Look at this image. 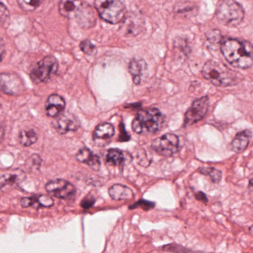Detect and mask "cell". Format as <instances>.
Listing matches in <instances>:
<instances>
[{
	"label": "cell",
	"mask_w": 253,
	"mask_h": 253,
	"mask_svg": "<svg viewBox=\"0 0 253 253\" xmlns=\"http://www.w3.org/2000/svg\"><path fill=\"white\" fill-rule=\"evenodd\" d=\"M26 179L25 172L21 169H14L6 172L0 176V193H8L19 188L20 184Z\"/></svg>",
	"instance_id": "cell-11"
},
{
	"label": "cell",
	"mask_w": 253,
	"mask_h": 253,
	"mask_svg": "<svg viewBox=\"0 0 253 253\" xmlns=\"http://www.w3.org/2000/svg\"><path fill=\"white\" fill-rule=\"evenodd\" d=\"M125 160H126V157H125L124 153L122 150H118V149H111L108 150L106 156V161L110 165L121 166L124 163Z\"/></svg>",
	"instance_id": "cell-23"
},
{
	"label": "cell",
	"mask_w": 253,
	"mask_h": 253,
	"mask_svg": "<svg viewBox=\"0 0 253 253\" xmlns=\"http://www.w3.org/2000/svg\"><path fill=\"white\" fill-rule=\"evenodd\" d=\"M20 203L23 208L32 207L38 209L42 207H51L54 202L47 195H35L31 197L22 198Z\"/></svg>",
	"instance_id": "cell-13"
},
{
	"label": "cell",
	"mask_w": 253,
	"mask_h": 253,
	"mask_svg": "<svg viewBox=\"0 0 253 253\" xmlns=\"http://www.w3.org/2000/svg\"><path fill=\"white\" fill-rule=\"evenodd\" d=\"M129 209H135L136 207H141L144 210H149L150 209L154 207L155 203L152 202H147V201L141 200L140 202H136L135 204L131 205Z\"/></svg>",
	"instance_id": "cell-28"
},
{
	"label": "cell",
	"mask_w": 253,
	"mask_h": 253,
	"mask_svg": "<svg viewBox=\"0 0 253 253\" xmlns=\"http://www.w3.org/2000/svg\"><path fill=\"white\" fill-rule=\"evenodd\" d=\"M248 187H249V188H253V178L250 180Z\"/></svg>",
	"instance_id": "cell-34"
},
{
	"label": "cell",
	"mask_w": 253,
	"mask_h": 253,
	"mask_svg": "<svg viewBox=\"0 0 253 253\" xmlns=\"http://www.w3.org/2000/svg\"><path fill=\"white\" fill-rule=\"evenodd\" d=\"M165 117L158 108L141 110L132 120V129L137 134H156L162 129Z\"/></svg>",
	"instance_id": "cell-3"
},
{
	"label": "cell",
	"mask_w": 253,
	"mask_h": 253,
	"mask_svg": "<svg viewBox=\"0 0 253 253\" xmlns=\"http://www.w3.org/2000/svg\"><path fill=\"white\" fill-rule=\"evenodd\" d=\"M210 101L208 96L196 100L184 115V127H188L204 118L209 109Z\"/></svg>",
	"instance_id": "cell-9"
},
{
	"label": "cell",
	"mask_w": 253,
	"mask_h": 253,
	"mask_svg": "<svg viewBox=\"0 0 253 253\" xmlns=\"http://www.w3.org/2000/svg\"><path fill=\"white\" fill-rule=\"evenodd\" d=\"M9 17V10L3 3L0 2V28L4 25Z\"/></svg>",
	"instance_id": "cell-27"
},
{
	"label": "cell",
	"mask_w": 253,
	"mask_h": 253,
	"mask_svg": "<svg viewBox=\"0 0 253 253\" xmlns=\"http://www.w3.org/2000/svg\"><path fill=\"white\" fill-rule=\"evenodd\" d=\"M95 202H96V199H95L92 195L90 194L86 196V197L82 201L81 206L84 208V209H88L93 206Z\"/></svg>",
	"instance_id": "cell-29"
},
{
	"label": "cell",
	"mask_w": 253,
	"mask_h": 253,
	"mask_svg": "<svg viewBox=\"0 0 253 253\" xmlns=\"http://www.w3.org/2000/svg\"><path fill=\"white\" fill-rule=\"evenodd\" d=\"M83 4V0H60L59 3V13L64 17L75 16Z\"/></svg>",
	"instance_id": "cell-19"
},
{
	"label": "cell",
	"mask_w": 253,
	"mask_h": 253,
	"mask_svg": "<svg viewBox=\"0 0 253 253\" xmlns=\"http://www.w3.org/2000/svg\"><path fill=\"white\" fill-rule=\"evenodd\" d=\"M202 75L214 86L227 87L239 83V77L233 70L221 62L208 61L202 68Z\"/></svg>",
	"instance_id": "cell-2"
},
{
	"label": "cell",
	"mask_w": 253,
	"mask_h": 253,
	"mask_svg": "<svg viewBox=\"0 0 253 253\" xmlns=\"http://www.w3.org/2000/svg\"><path fill=\"white\" fill-rule=\"evenodd\" d=\"M252 137V132L249 129L239 132L236 135L234 139L230 144V150L236 153L243 152L249 146Z\"/></svg>",
	"instance_id": "cell-18"
},
{
	"label": "cell",
	"mask_w": 253,
	"mask_h": 253,
	"mask_svg": "<svg viewBox=\"0 0 253 253\" xmlns=\"http://www.w3.org/2000/svg\"><path fill=\"white\" fill-rule=\"evenodd\" d=\"M65 108V101L60 95L53 94L48 97L46 101L45 111L48 117H59Z\"/></svg>",
	"instance_id": "cell-14"
},
{
	"label": "cell",
	"mask_w": 253,
	"mask_h": 253,
	"mask_svg": "<svg viewBox=\"0 0 253 253\" xmlns=\"http://www.w3.org/2000/svg\"><path fill=\"white\" fill-rule=\"evenodd\" d=\"M25 90V85L18 74L11 72L0 73V92L16 96Z\"/></svg>",
	"instance_id": "cell-10"
},
{
	"label": "cell",
	"mask_w": 253,
	"mask_h": 253,
	"mask_svg": "<svg viewBox=\"0 0 253 253\" xmlns=\"http://www.w3.org/2000/svg\"><path fill=\"white\" fill-rule=\"evenodd\" d=\"M224 57L233 66L248 68L253 65V46L249 42L227 39L221 46Z\"/></svg>",
	"instance_id": "cell-1"
},
{
	"label": "cell",
	"mask_w": 253,
	"mask_h": 253,
	"mask_svg": "<svg viewBox=\"0 0 253 253\" xmlns=\"http://www.w3.org/2000/svg\"><path fill=\"white\" fill-rule=\"evenodd\" d=\"M4 133H5V130H4V126L0 123V144L2 143L3 140H4Z\"/></svg>",
	"instance_id": "cell-33"
},
{
	"label": "cell",
	"mask_w": 253,
	"mask_h": 253,
	"mask_svg": "<svg viewBox=\"0 0 253 253\" xmlns=\"http://www.w3.org/2000/svg\"><path fill=\"white\" fill-rule=\"evenodd\" d=\"M49 194L62 200H72L77 196V189L71 183L63 179H55L46 184Z\"/></svg>",
	"instance_id": "cell-7"
},
{
	"label": "cell",
	"mask_w": 253,
	"mask_h": 253,
	"mask_svg": "<svg viewBox=\"0 0 253 253\" xmlns=\"http://www.w3.org/2000/svg\"><path fill=\"white\" fill-rule=\"evenodd\" d=\"M75 17L79 25L83 28H90L96 24L93 10L87 4H83L80 10L77 11Z\"/></svg>",
	"instance_id": "cell-17"
},
{
	"label": "cell",
	"mask_w": 253,
	"mask_h": 253,
	"mask_svg": "<svg viewBox=\"0 0 253 253\" xmlns=\"http://www.w3.org/2000/svg\"><path fill=\"white\" fill-rule=\"evenodd\" d=\"M199 172L202 175L209 176L214 184H218L222 179V172L214 167H202L199 169Z\"/></svg>",
	"instance_id": "cell-24"
},
{
	"label": "cell",
	"mask_w": 253,
	"mask_h": 253,
	"mask_svg": "<svg viewBox=\"0 0 253 253\" xmlns=\"http://www.w3.org/2000/svg\"><path fill=\"white\" fill-rule=\"evenodd\" d=\"M4 52H5V46H4V43L3 41L2 38L0 37V62H1L3 56H4Z\"/></svg>",
	"instance_id": "cell-32"
},
{
	"label": "cell",
	"mask_w": 253,
	"mask_h": 253,
	"mask_svg": "<svg viewBox=\"0 0 253 253\" xmlns=\"http://www.w3.org/2000/svg\"><path fill=\"white\" fill-rule=\"evenodd\" d=\"M18 139L22 147H30L38 141V134L33 129H23L19 132Z\"/></svg>",
	"instance_id": "cell-22"
},
{
	"label": "cell",
	"mask_w": 253,
	"mask_h": 253,
	"mask_svg": "<svg viewBox=\"0 0 253 253\" xmlns=\"http://www.w3.org/2000/svg\"><path fill=\"white\" fill-rule=\"evenodd\" d=\"M94 5L99 16L108 23H120L126 18V7L121 0H95Z\"/></svg>",
	"instance_id": "cell-4"
},
{
	"label": "cell",
	"mask_w": 253,
	"mask_h": 253,
	"mask_svg": "<svg viewBox=\"0 0 253 253\" xmlns=\"http://www.w3.org/2000/svg\"><path fill=\"white\" fill-rule=\"evenodd\" d=\"M128 69L132 75L133 83L139 85L142 79L147 75L148 67L144 59L133 58L129 62Z\"/></svg>",
	"instance_id": "cell-15"
},
{
	"label": "cell",
	"mask_w": 253,
	"mask_h": 253,
	"mask_svg": "<svg viewBox=\"0 0 253 253\" xmlns=\"http://www.w3.org/2000/svg\"><path fill=\"white\" fill-rule=\"evenodd\" d=\"M59 68L57 59L51 55L44 56L37 62L30 73V77L35 84L46 83L56 74Z\"/></svg>",
	"instance_id": "cell-6"
},
{
	"label": "cell",
	"mask_w": 253,
	"mask_h": 253,
	"mask_svg": "<svg viewBox=\"0 0 253 253\" xmlns=\"http://www.w3.org/2000/svg\"><path fill=\"white\" fill-rule=\"evenodd\" d=\"M250 232H251V234L253 235V225L250 228Z\"/></svg>",
	"instance_id": "cell-35"
},
{
	"label": "cell",
	"mask_w": 253,
	"mask_h": 253,
	"mask_svg": "<svg viewBox=\"0 0 253 253\" xmlns=\"http://www.w3.org/2000/svg\"><path fill=\"white\" fill-rule=\"evenodd\" d=\"M218 20L225 25L236 26L243 20V7L233 0H225L218 6L216 12Z\"/></svg>",
	"instance_id": "cell-5"
},
{
	"label": "cell",
	"mask_w": 253,
	"mask_h": 253,
	"mask_svg": "<svg viewBox=\"0 0 253 253\" xmlns=\"http://www.w3.org/2000/svg\"><path fill=\"white\" fill-rule=\"evenodd\" d=\"M108 193L111 199L115 201H129L135 197L132 190L123 184H114L109 188Z\"/></svg>",
	"instance_id": "cell-20"
},
{
	"label": "cell",
	"mask_w": 253,
	"mask_h": 253,
	"mask_svg": "<svg viewBox=\"0 0 253 253\" xmlns=\"http://www.w3.org/2000/svg\"><path fill=\"white\" fill-rule=\"evenodd\" d=\"M80 49L84 52V53L87 55H92L96 52V48L95 47L94 45L90 41V40H86L82 41L80 43Z\"/></svg>",
	"instance_id": "cell-26"
},
{
	"label": "cell",
	"mask_w": 253,
	"mask_h": 253,
	"mask_svg": "<svg viewBox=\"0 0 253 253\" xmlns=\"http://www.w3.org/2000/svg\"><path fill=\"white\" fill-rule=\"evenodd\" d=\"M196 198L198 201H200V202H202L205 203H208V197H207L206 195H205V193H202V192H199V193H196Z\"/></svg>",
	"instance_id": "cell-31"
},
{
	"label": "cell",
	"mask_w": 253,
	"mask_h": 253,
	"mask_svg": "<svg viewBox=\"0 0 253 253\" xmlns=\"http://www.w3.org/2000/svg\"><path fill=\"white\" fill-rule=\"evenodd\" d=\"M77 160L80 163H85L95 171H99L101 167L100 158L94 154L90 149L83 147L77 152Z\"/></svg>",
	"instance_id": "cell-16"
},
{
	"label": "cell",
	"mask_w": 253,
	"mask_h": 253,
	"mask_svg": "<svg viewBox=\"0 0 253 253\" xmlns=\"http://www.w3.org/2000/svg\"><path fill=\"white\" fill-rule=\"evenodd\" d=\"M115 129L109 123H100L93 132V138L96 141H108L114 137Z\"/></svg>",
	"instance_id": "cell-21"
},
{
	"label": "cell",
	"mask_w": 253,
	"mask_h": 253,
	"mask_svg": "<svg viewBox=\"0 0 253 253\" xmlns=\"http://www.w3.org/2000/svg\"><path fill=\"white\" fill-rule=\"evenodd\" d=\"M208 39L211 43H220L221 40V35L218 30H212L208 33Z\"/></svg>",
	"instance_id": "cell-30"
},
{
	"label": "cell",
	"mask_w": 253,
	"mask_h": 253,
	"mask_svg": "<svg viewBox=\"0 0 253 253\" xmlns=\"http://www.w3.org/2000/svg\"><path fill=\"white\" fill-rule=\"evenodd\" d=\"M53 123V127L60 135H65L69 132H76L80 126L78 119L71 114L59 115Z\"/></svg>",
	"instance_id": "cell-12"
},
{
	"label": "cell",
	"mask_w": 253,
	"mask_h": 253,
	"mask_svg": "<svg viewBox=\"0 0 253 253\" xmlns=\"http://www.w3.org/2000/svg\"><path fill=\"white\" fill-rule=\"evenodd\" d=\"M151 147L158 154L169 157L178 151L179 138L174 134H165L163 136L154 140L152 143Z\"/></svg>",
	"instance_id": "cell-8"
},
{
	"label": "cell",
	"mask_w": 253,
	"mask_h": 253,
	"mask_svg": "<svg viewBox=\"0 0 253 253\" xmlns=\"http://www.w3.org/2000/svg\"><path fill=\"white\" fill-rule=\"evenodd\" d=\"M42 0H17L18 4L22 10L29 12L37 9Z\"/></svg>",
	"instance_id": "cell-25"
}]
</instances>
